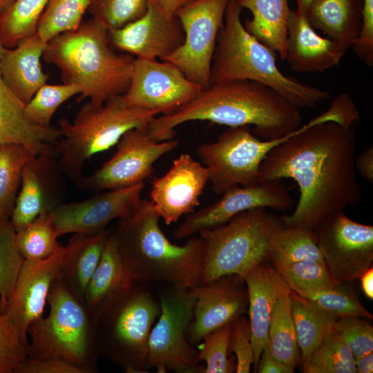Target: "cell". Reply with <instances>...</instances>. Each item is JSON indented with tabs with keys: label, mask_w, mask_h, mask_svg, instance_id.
<instances>
[{
	"label": "cell",
	"mask_w": 373,
	"mask_h": 373,
	"mask_svg": "<svg viewBox=\"0 0 373 373\" xmlns=\"http://www.w3.org/2000/svg\"><path fill=\"white\" fill-rule=\"evenodd\" d=\"M359 119L353 99L342 93L325 112L267 154L260 167V182L290 178L299 187L295 210L280 217L285 226L313 229L329 213L360 202L356 147L348 129Z\"/></svg>",
	"instance_id": "1"
},
{
	"label": "cell",
	"mask_w": 373,
	"mask_h": 373,
	"mask_svg": "<svg viewBox=\"0 0 373 373\" xmlns=\"http://www.w3.org/2000/svg\"><path fill=\"white\" fill-rule=\"evenodd\" d=\"M195 120L229 127L254 126L259 138L273 140L296 130L300 109L274 89L253 81L236 80L211 84L169 115L155 117L146 126L157 142L172 140L178 126Z\"/></svg>",
	"instance_id": "2"
},
{
	"label": "cell",
	"mask_w": 373,
	"mask_h": 373,
	"mask_svg": "<svg viewBox=\"0 0 373 373\" xmlns=\"http://www.w3.org/2000/svg\"><path fill=\"white\" fill-rule=\"evenodd\" d=\"M151 202L142 200L117 220L113 232L133 283L164 281L190 289L200 283L204 243L190 237L183 245L171 242L160 226Z\"/></svg>",
	"instance_id": "3"
},
{
	"label": "cell",
	"mask_w": 373,
	"mask_h": 373,
	"mask_svg": "<svg viewBox=\"0 0 373 373\" xmlns=\"http://www.w3.org/2000/svg\"><path fill=\"white\" fill-rule=\"evenodd\" d=\"M108 41V30L92 17L46 43L44 61L60 69L63 83L80 88L77 102L89 98L98 107L128 90L135 59L115 52Z\"/></svg>",
	"instance_id": "4"
},
{
	"label": "cell",
	"mask_w": 373,
	"mask_h": 373,
	"mask_svg": "<svg viewBox=\"0 0 373 373\" xmlns=\"http://www.w3.org/2000/svg\"><path fill=\"white\" fill-rule=\"evenodd\" d=\"M238 0H229L218 32L211 67L210 85L236 80L264 84L298 109L312 108L329 98V90L287 77L278 68L275 52L245 28Z\"/></svg>",
	"instance_id": "5"
},
{
	"label": "cell",
	"mask_w": 373,
	"mask_h": 373,
	"mask_svg": "<svg viewBox=\"0 0 373 373\" xmlns=\"http://www.w3.org/2000/svg\"><path fill=\"white\" fill-rule=\"evenodd\" d=\"M160 303L141 283L107 296L93 311L99 356L127 373L147 372L148 340L160 314Z\"/></svg>",
	"instance_id": "6"
},
{
	"label": "cell",
	"mask_w": 373,
	"mask_h": 373,
	"mask_svg": "<svg viewBox=\"0 0 373 373\" xmlns=\"http://www.w3.org/2000/svg\"><path fill=\"white\" fill-rule=\"evenodd\" d=\"M50 309L28 327V358L57 357L82 369L97 372L100 357L95 345L93 314L84 300L59 278L47 298Z\"/></svg>",
	"instance_id": "7"
},
{
	"label": "cell",
	"mask_w": 373,
	"mask_h": 373,
	"mask_svg": "<svg viewBox=\"0 0 373 373\" xmlns=\"http://www.w3.org/2000/svg\"><path fill=\"white\" fill-rule=\"evenodd\" d=\"M160 114L128 106L122 95L113 97L102 106L88 102L72 122H59L61 141L57 143V160L63 173L78 182L86 162L93 155L116 145L133 128H146Z\"/></svg>",
	"instance_id": "8"
},
{
	"label": "cell",
	"mask_w": 373,
	"mask_h": 373,
	"mask_svg": "<svg viewBox=\"0 0 373 373\" xmlns=\"http://www.w3.org/2000/svg\"><path fill=\"white\" fill-rule=\"evenodd\" d=\"M283 225L280 217L256 208L240 212L225 224L201 231L204 243L200 283L236 275L244 280L256 266L269 261V242Z\"/></svg>",
	"instance_id": "9"
},
{
	"label": "cell",
	"mask_w": 373,
	"mask_h": 373,
	"mask_svg": "<svg viewBox=\"0 0 373 373\" xmlns=\"http://www.w3.org/2000/svg\"><path fill=\"white\" fill-rule=\"evenodd\" d=\"M296 132L273 140H261L249 126L229 127L213 142L196 148L209 171L213 192L222 195L235 186L260 182V167L267 154Z\"/></svg>",
	"instance_id": "10"
},
{
	"label": "cell",
	"mask_w": 373,
	"mask_h": 373,
	"mask_svg": "<svg viewBox=\"0 0 373 373\" xmlns=\"http://www.w3.org/2000/svg\"><path fill=\"white\" fill-rule=\"evenodd\" d=\"M160 314L148 340L147 368L157 373H203L198 352L189 343L195 296L190 289L171 285L159 294Z\"/></svg>",
	"instance_id": "11"
},
{
	"label": "cell",
	"mask_w": 373,
	"mask_h": 373,
	"mask_svg": "<svg viewBox=\"0 0 373 373\" xmlns=\"http://www.w3.org/2000/svg\"><path fill=\"white\" fill-rule=\"evenodd\" d=\"M228 3L229 0H195L175 13L182 26L184 39L162 61L177 66L202 89L211 84L212 59Z\"/></svg>",
	"instance_id": "12"
},
{
	"label": "cell",
	"mask_w": 373,
	"mask_h": 373,
	"mask_svg": "<svg viewBox=\"0 0 373 373\" xmlns=\"http://www.w3.org/2000/svg\"><path fill=\"white\" fill-rule=\"evenodd\" d=\"M325 263L336 283L360 278L373 265V226L343 210L327 215L313 229Z\"/></svg>",
	"instance_id": "13"
},
{
	"label": "cell",
	"mask_w": 373,
	"mask_h": 373,
	"mask_svg": "<svg viewBox=\"0 0 373 373\" xmlns=\"http://www.w3.org/2000/svg\"><path fill=\"white\" fill-rule=\"evenodd\" d=\"M179 140L157 142L146 128H133L117 144L115 154L99 169L77 182L81 189L106 191L131 186L151 177L153 165L162 155L175 149Z\"/></svg>",
	"instance_id": "14"
},
{
	"label": "cell",
	"mask_w": 373,
	"mask_h": 373,
	"mask_svg": "<svg viewBox=\"0 0 373 373\" xmlns=\"http://www.w3.org/2000/svg\"><path fill=\"white\" fill-rule=\"evenodd\" d=\"M202 90L169 61L135 58L131 83L122 98L129 106L165 115L177 111Z\"/></svg>",
	"instance_id": "15"
},
{
	"label": "cell",
	"mask_w": 373,
	"mask_h": 373,
	"mask_svg": "<svg viewBox=\"0 0 373 373\" xmlns=\"http://www.w3.org/2000/svg\"><path fill=\"white\" fill-rule=\"evenodd\" d=\"M222 195L213 204L186 215L174 230L173 237L176 240L190 238L201 231L221 226L245 211L269 208L285 211L290 209L294 203L289 191L281 180L235 186Z\"/></svg>",
	"instance_id": "16"
},
{
	"label": "cell",
	"mask_w": 373,
	"mask_h": 373,
	"mask_svg": "<svg viewBox=\"0 0 373 373\" xmlns=\"http://www.w3.org/2000/svg\"><path fill=\"white\" fill-rule=\"evenodd\" d=\"M73 246L71 238L66 245H61L51 256L37 261L25 260L22 265L5 312L28 346V327L44 316L50 288L59 277L61 265Z\"/></svg>",
	"instance_id": "17"
},
{
	"label": "cell",
	"mask_w": 373,
	"mask_h": 373,
	"mask_svg": "<svg viewBox=\"0 0 373 373\" xmlns=\"http://www.w3.org/2000/svg\"><path fill=\"white\" fill-rule=\"evenodd\" d=\"M195 296L193 320L187 338L191 345L204 336L248 311L249 298L245 280L236 275L220 277L190 288Z\"/></svg>",
	"instance_id": "18"
},
{
	"label": "cell",
	"mask_w": 373,
	"mask_h": 373,
	"mask_svg": "<svg viewBox=\"0 0 373 373\" xmlns=\"http://www.w3.org/2000/svg\"><path fill=\"white\" fill-rule=\"evenodd\" d=\"M144 182L95 195L80 202L61 203L51 211L59 237L92 234L131 211L142 200Z\"/></svg>",
	"instance_id": "19"
},
{
	"label": "cell",
	"mask_w": 373,
	"mask_h": 373,
	"mask_svg": "<svg viewBox=\"0 0 373 373\" xmlns=\"http://www.w3.org/2000/svg\"><path fill=\"white\" fill-rule=\"evenodd\" d=\"M209 182L207 168L189 153L175 159L169 171L151 182V202L167 225L195 211Z\"/></svg>",
	"instance_id": "20"
},
{
	"label": "cell",
	"mask_w": 373,
	"mask_h": 373,
	"mask_svg": "<svg viewBox=\"0 0 373 373\" xmlns=\"http://www.w3.org/2000/svg\"><path fill=\"white\" fill-rule=\"evenodd\" d=\"M108 39L115 48L137 58L163 60L182 44L184 32L176 16H167L153 1L140 18L108 30Z\"/></svg>",
	"instance_id": "21"
},
{
	"label": "cell",
	"mask_w": 373,
	"mask_h": 373,
	"mask_svg": "<svg viewBox=\"0 0 373 373\" xmlns=\"http://www.w3.org/2000/svg\"><path fill=\"white\" fill-rule=\"evenodd\" d=\"M54 151L35 156L24 166L10 221L16 231L61 204L64 181Z\"/></svg>",
	"instance_id": "22"
},
{
	"label": "cell",
	"mask_w": 373,
	"mask_h": 373,
	"mask_svg": "<svg viewBox=\"0 0 373 373\" xmlns=\"http://www.w3.org/2000/svg\"><path fill=\"white\" fill-rule=\"evenodd\" d=\"M285 59L297 73H323L340 63L347 50L340 43L319 35L307 16L290 10L287 23Z\"/></svg>",
	"instance_id": "23"
},
{
	"label": "cell",
	"mask_w": 373,
	"mask_h": 373,
	"mask_svg": "<svg viewBox=\"0 0 373 373\" xmlns=\"http://www.w3.org/2000/svg\"><path fill=\"white\" fill-rule=\"evenodd\" d=\"M244 280L249 298V321L256 372L260 356L268 339L272 311L281 296L291 289L270 261L254 267L247 274Z\"/></svg>",
	"instance_id": "24"
},
{
	"label": "cell",
	"mask_w": 373,
	"mask_h": 373,
	"mask_svg": "<svg viewBox=\"0 0 373 373\" xmlns=\"http://www.w3.org/2000/svg\"><path fill=\"white\" fill-rule=\"evenodd\" d=\"M5 48L0 39V61ZM24 106L6 84L0 66V145L20 144L35 156L53 151L61 138L60 131L32 124L25 115Z\"/></svg>",
	"instance_id": "25"
},
{
	"label": "cell",
	"mask_w": 373,
	"mask_h": 373,
	"mask_svg": "<svg viewBox=\"0 0 373 373\" xmlns=\"http://www.w3.org/2000/svg\"><path fill=\"white\" fill-rule=\"evenodd\" d=\"M45 43L36 32L13 48H5L0 61L3 78L15 95L24 104L47 83L41 59Z\"/></svg>",
	"instance_id": "26"
},
{
	"label": "cell",
	"mask_w": 373,
	"mask_h": 373,
	"mask_svg": "<svg viewBox=\"0 0 373 373\" xmlns=\"http://www.w3.org/2000/svg\"><path fill=\"white\" fill-rule=\"evenodd\" d=\"M306 16L314 29L347 49L352 46L360 32L361 5L358 0H314Z\"/></svg>",
	"instance_id": "27"
},
{
	"label": "cell",
	"mask_w": 373,
	"mask_h": 373,
	"mask_svg": "<svg viewBox=\"0 0 373 373\" xmlns=\"http://www.w3.org/2000/svg\"><path fill=\"white\" fill-rule=\"evenodd\" d=\"M252 17L244 23L245 29L260 42L285 59L289 0H238Z\"/></svg>",
	"instance_id": "28"
},
{
	"label": "cell",
	"mask_w": 373,
	"mask_h": 373,
	"mask_svg": "<svg viewBox=\"0 0 373 373\" xmlns=\"http://www.w3.org/2000/svg\"><path fill=\"white\" fill-rule=\"evenodd\" d=\"M109 233L105 229L92 234L75 233L72 237L73 246L61 265L59 278L83 300Z\"/></svg>",
	"instance_id": "29"
},
{
	"label": "cell",
	"mask_w": 373,
	"mask_h": 373,
	"mask_svg": "<svg viewBox=\"0 0 373 373\" xmlns=\"http://www.w3.org/2000/svg\"><path fill=\"white\" fill-rule=\"evenodd\" d=\"M290 297L297 343L301 351L303 364H305L334 329V325L339 317L292 290Z\"/></svg>",
	"instance_id": "30"
},
{
	"label": "cell",
	"mask_w": 373,
	"mask_h": 373,
	"mask_svg": "<svg viewBox=\"0 0 373 373\" xmlns=\"http://www.w3.org/2000/svg\"><path fill=\"white\" fill-rule=\"evenodd\" d=\"M132 283L115 237L113 232H110L99 262L87 285L84 302L93 311L107 296Z\"/></svg>",
	"instance_id": "31"
},
{
	"label": "cell",
	"mask_w": 373,
	"mask_h": 373,
	"mask_svg": "<svg viewBox=\"0 0 373 373\" xmlns=\"http://www.w3.org/2000/svg\"><path fill=\"white\" fill-rule=\"evenodd\" d=\"M269 258L276 268L306 260L325 263L312 229L284 224L271 236Z\"/></svg>",
	"instance_id": "32"
},
{
	"label": "cell",
	"mask_w": 373,
	"mask_h": 373,
	"mask_svg": "<svg viewBox=\"0 0 373 373\" xmlns=\"http://www.w3.org/2000/svg\"><path fill=\"white\" fill-rule=\"evenodd\" d=\"M35 156L20 144L0 145V220H10L23 168Z\"/></svg>",
	"instance_id": "33"
},
{
	"label": "cell",
	"mask_w": 373,
	"mask_h": 373,
	"mask_svg": "<svg viewBox=\"0 0 373 373\" xmlns=\"http://www.w3.org/2000/svg\"><path fill=\"white\" fill-rule=\"evenodd\" d=\"M291 289L276 303L271 316L268 343L274 356L283 363L295 367L299 355L291 309Z\"/></svg>",
	"instance_id": "34"
},
{
	"label": "cell",
	"mask_w": 373,
	"mask_h": 373,
	"mask_svg": "<svg viewBox=\"0 0 373 373\" xmlns=\"http://www.w3.org/2000/svg\"><path fill=\"white\" fill-rule=\"evenodd\" d=\"M50 0H15L0 12V39L6 48H13L37 32L39 18Z\"/></svg>",
	"instance_id": "35"
},
{
	"label": "cell",
	"mask_w": 373,
	"mask_h": 373,
	"mask_svg": "<svg viewBox=\"0 0 373 373\" xmlns=\"http://www.w3.org/2000/svg\"><path fill=\"white\" fill-rule=\"evenodd\" d=\"M58 238L51 212H46L16 231L15 242L25 260L37 261L51 256L60 248Z\"/></svg>",
	"instance_id": "36"
},
{
	"label": "cell",
	"mask_w": 373,
	"mask_h": 373,
	"mask_svg": "<svg viewBox=\"0 0 373 373\" xmlns=\"http://www.w3.org/2000/svg\"><path fill=\"white\" fill-rule=\"evenodd\" d=\"M92 0H50L41 14L37 33L47 43L59 34L77 29Z\"/></svg>",
	"instance_id": "37"
},
{
	"label": "cell",
	"mask_w": 373,
	"mask_h": 373,
	"mask_svg": "<svg viewBox=\"0 0 373 373\" xmlns=\"http://www.w3.org/2000/svg\"><path fill=\"white\" fill-rule=\"evenodd\" d=\"M305 373H356L354 357L334 329L303 364Z\"/></svg>",
	"instance_id": "38"
},
{
	"label": "cell",
	"mask_w": 373,
	"mask_h": 373,
	"mask_svg": "<svg viewBox=\"0 0 373 373\" xmlns=\"http://www.w3.org/2000/svg\"><path fill=\"white\" fill-rule=\"evenodd\" d=\"M80 93V88L75 84L46 83L25 104V115L35 125L44 128H50L52 118L58 108L68 99Z\"/></svg>",
	"instance_id": "39"
},
{
	"label": "cell",
	"mask_w": 373,
	"mask_h": 373,
	"mask_svg": "<svg viewBox=\"0 0 373 373\" xmlns=\"http://www.w3.org/2000/svg\"><path fill=\"white\" fill-rule=\"evenodd\" d=\"M276 269L291 290L298 295L329 289L338 283L326 265L316 260L298 261Z\"/></svg>",
	"instance_id": "40"
},
{
	"label": "cell",
	"mask_w": 373,
	"mask_h": 373,
	"mask_svg": "<svg viewBox=\"0 0 373 373\" xmlns=\"http://www.w3.org/2000/svg\"><path fill=\"white\" fill-rule=\"evenodd\" d=\"M15 234L10 220H0V298L4 307L25 261L17 247Z\"/></svg>",
	"instance_id": "41"
},
{
	"label": "cell",
	"mask_w": 373,
	"mask_h": 373,
	"mask_svg": "<svg viewBox=\"0 0 373 373\" xmlns=\"http://www.w3.org/2000/svg\"><path fill=\"white\" fill-rule=\"evenodd\" d=\"M231 330V324H227L202 338L198 359L206 363L203 373H232L236 371L235 356L229 352Z\"/></svg>",
	"instance_id": "42"
},
{
	"label": "cell",
	"mask_w": 373,
	"mask_h": 373,
	"mask_svg": "<svg viewBox=\"0 0 373 373\" xmlns=\"http://www.w3.org/2000/svg\"><path fill=\"white\" fill-rule=\"evenodd\" d=\"M338 317L359 316L369 320L373 316L363 305L356 294L347 286L338 283L334 287L300 295Z\"/></svg>",
	"instance_id": "43"
},
{
	"label": "cell",
	"mask_w": 373,
	"mask_h": 373,
	"mask_svg": "<svg viewBox=\"0 0 373 373\" xmlns=\"http://www.w3.org/2000/svg\"><path fill=\"white\" fill-rule=\"evenodd\" d=\"M148 0H92V17L108 30L119 28L144 15Z\"/></svg>",
	"instance_id": "44"
},
{
	"label": "cell",
	"mask_w": 373,
	"mask_h": 373,
	"mask_svg": "<svg viewBox=\"0 0 373 373\" xmlns=\"http://www.w3.org/2000/svg\"><path fill=\"white\" fill-rule=\"evenodd\" d=\"M28 347L6 315L0 298V373H15L28 356Z\"/></svg>",
	"instance_id": "45"
},
{
	"label": "cell",
	"mask_w": 373,
	"mask_h": 373,
	"mask_svg": "<svg viewBox=\"0 0 373 373\" xmlns=\"http://www.w3.org/2000/svg\"><path fill=\"white\" fill-rule=\"evenodd\" d=\"M370 321L359 316H343L334 325V330L343 338L354 359L373 352V327Z\"/></svg>",
	"instance_id": "46"
},
{
	"label": "cell",
	"mask_w": 373,
	"mask_h": 373,
	"mask_svg": "<svg viewBox=\"0 0 373 373\" xmlns=\"http://www.w3.org/2000/svg\"><path fill=\"white\" fill-rule=\"evenodd\" d=\"M251 327L249 320L243 315L231 323L229 352L236 358V372L249 373L254 365V354L251 343Z\"/></svg>",
	"instance_id": "47"
},
{
	"label": "cell",
	"mask_w": 373,
	"mask_h": 373,
	"mask_svg": "<svg viewBox=\"0 0 373 373\" xmlns=\"http://www.w3.org/2000/svg\"><path fill=\"white\" fill-rule=\"evenodd\" d=\"M352 47L363 63L373 65V0H363L361 30Z\"/></svg>",
	"instance_id": "48"
},
{
	"label": "cell",
	"mask_w": 373,
	"mask_h": 373,
	"mask_svg": "<svg viewBox=\"0 0 373 373\" xmlns=\"http://www.w3.org/2000/svg\"><path fill=\"white\" fill-rule=\"evenodd\" d=\"M15 373H84L74 364L57 357L28 358Z\"/></svg>",
	"instance_id": "49"
},
{
	"label": "cell",
	"mask_w": 373,
	"mask_h": 373,
	"mask_svg": "<svg viewBox=\"0 0 373 373\" xmlns=\"http://www.w3.org/2000/svg\"><path fill=\"white\" fill-rule=\"evenodd\" d=\"M294 367L276 359L272 354L267 341L260 356L256 372L258 373H293Z\"/></svg>",
	"instance_id": "50"
},
{
	"label": "cell",
	"mask_w": 373,
	"mask_h": 373,
	"mask_svg": "<svg viewBox=\"0 0 373 373\" xmlns=\"http://www.w3.org/2000/svg\"><path fill=\"white\" fill-rule=\"evenodd\" d=\"M354 165L361 177L373 182V147L369 146L355 157Z\"/></svg>",
	"instance_id": "51"
},
{
	"label": "cell",
	"mask_w": 373,
	"mask_h": 373,
	"mask_svg": "<svg viewBox=\"0 0 373 373\" xmlns=\"http://www.w3.org/2000/svg\"><path fill=\"white\" fill-rule=\"evenodd\" d=\"M169 17L175 16L177 11L195 0H153Z\"/></svg>",
	"instance_id": "52"
},
{
	"label": "cell",
	"mask_w": 373,
	"mask_h": 373,
	"mask_svg": "<svg viewBox=\"0 0 373 373\" xmlns=\"http://www.w3.org/2000/svg\"><path fill=\"white\" fill-rule=\"evenodd\" d=\"M355 366L358 373H372L373 372V352L355 358Z\"/></svg>",
	"instance_id": "53"
},
{
	"label": "cell",
	"mask_w": 373,
	"mask_h": 373,
	"mask_svg": "<svg viewBox=\"0 0 373 373\" xmlns=\"http://www.w3.org/2000/svg\"><path fill=\"white\" fill-rule=\"evenodd\" d=\"M361 287L365 296L373 299V268L366 271L361 277Z\"/></svg>",
	"instance_id": "54"
},
{
	"label": "cell",
	"mask_w": 373,
	"mask_h": 373,
	"mask_svg": "<svg viewBox=\"0 0 373 373\" xmlns=\"http://www.w3.org/2000/svg\"><path fill=\"white\" fill-rule=\"evenodd\" d=\"M314 1V0H296L297 8L296 10L306 15L309 6Z\"/></svg>",
	"instance_id": "55"
},
{
	"label": "cell",
	"mask_w": 373,
	"mask_h": 373,
	"mask_svg": "<svg viewBox=\"0 0 373 373\" xmlns=\"http://www.w3.org/2000/svg\"><path fill=\"white\" fill-rule=\"evenodd\" d=\"M15 0H0V12L8 8Z\"/></svg>",
	"instance_id": "56"
}]
</instances>
